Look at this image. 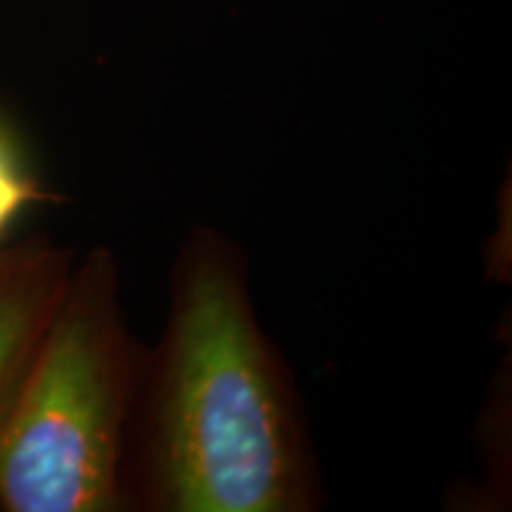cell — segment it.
I'll return each instance as SVG.
<instances>
[{"label":"cell","mask_w":512,"mask_h":512,"mask_svg":"<svg viewBox=\"0 0 512 512\" xmlns=\"http://www.w3.org/2000/svg\"><path fill=\"white\" fill-rule=\"evenodd\" d=\"M126 512H313L316 448L290 366L256 316L242 247L200 226L143 347L121 463Z\"/></svg>","instance_id":"obj_1"},{"label":"cell","mask_w":512,"mask_h":512,"mask_svg":"<svg viewBox=\"0 0 512 512\" xmlns=\"http://www.w3.org/2000/svg\"><path fill=\"white\" fill-rule=\"evenodd\" d=\"M112 249L76 256L0 427V510L126 512L121 463L138 361Z\"/></svg>","instance_id":"obj_2"},{"label":"cell","mask_w":512,"mask_h":512,"mask_svg":"<svg viewBox=\"0 0 512 512\" xmlns=\"http://www.w3.org/2000/svg\"><path fill=\"white\" fill-rule=\"evenodd\" d=\"M76 256L46 235L0 242V427L22 389Z\"/></svg>","instance_id":"obj_3"},{"label":"cell","mask_w":512,"mask_h":512,"mask_svg":"<svg viewBox=\"0 0 512 512\" xmlns=\"http://www.w3.org/2000/svg\"><path fill=\"white\" fill-rule=\"evenodd\" d=\"M48 200L50 195L29 171L15 133L0 119V242L24 209Z\"/></svg>","instance_id":"obj_4"}]
</instances>
